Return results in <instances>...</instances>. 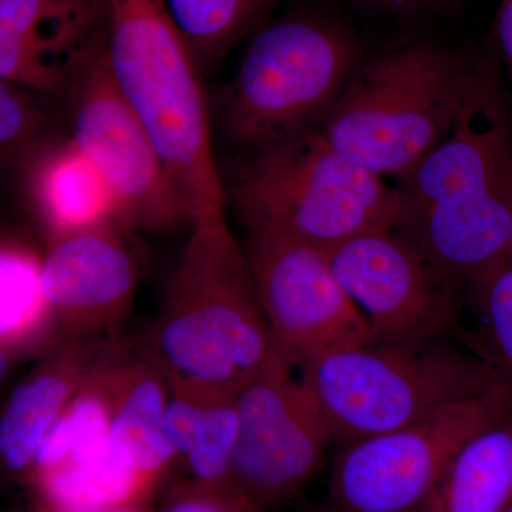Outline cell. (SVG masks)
<instances>
[{
  "instance_id": "cell-29",
  "label": "cell",
  "mask_w": 512,
  "mask_h": 512,
  "mask_svg": "<svg viewBox=\"0 0 512 512\" xmlns=\"http://www.w3.org/2000/svg\"><path fill=\"white\" fill-rule=\"evenodd\" d=\"M40 512H147V505H134V507L107 508V510H72V508H60L46 504Z\"/></svg>"
},
{
  "instance_id": "cell-19",
  "label": "cell",
  "mask_w": 512,
  "mask_h": 512,
  "mask_svg": "<svg viewBox=\"0 0 512 512\" xmlns=\"http://www.w3.org/2000/svg\"><path fill=\"white\" fill-rule=\"evenodd\" d=\"M107 348L92 375L70 400L40 444L32 468L36 476L62 464L97 460L113 451L110 394L103 372Z\"/></svg>"
},
{
  "instance_id": "cell-12",
  "label": "cell",
  "mask_w": 512,
  "mask_h": 512,
  "mask_svg": "<svg viewBox=\"0 0 512 512\" xmlns=\"http://www.w3.org/2000/svg\"><path fill=\"white\" fill-rule=\"evenodd\" d=\"M244 251L266 323L286 365L299 369L332 350L373 339L325 249L249 234Z\"/></svg>"
},
{
  "instance_id": "cell-26",
  "label": "cell",
  "mask_w": 512,
  "mask_h": 512,
  "mask_svg": "<svg viewBox=\"0 0 512 512\" xmlns=\"http://www.w3.org/2000/svg\"><path fill=\"white\" fill-rule=\"evenodd\" d=\"M205 400L207 399L170 390V399L164 410L163 431L177 460H183L191 446L195 426Z\"/></svg>"
},
{
  "instance_id": "cell-11",
  "label": "cell",
  "mask_w": 512,
  "mask_h": 512,
  "mask_svg": "<svg viewBox=\"0 0 512 512\" xmlns=\"http://www.w3.org/2000/svg\"><path fill=\"white\" fill-rule=\"evenodd\" d=\"M292 370L285 362L275 363L237 394L231 484L264 511L301 493L333 443L315 397Z\"/></svg>"
},
{
  "instance_id": "cell-7",
  "label": "cell",
  "mask_w": 512,
  "mask_h": 512,
  "mask_svg": "<svg viewBox=\"0 0 512 512\" xmlns=\"http://www.w3.org/2000/svg\"><path fill=\"white\" fill-rule=\"evenodd\" d=\"M363 59L355 35L325 16L262 26L224 90L225 137L254 153L319 131Z\"/></svg>"
},
{
  "instance_id": "cell-1",
  "label": "cell",
  "mask_w": 512,
  "mask_h": 512,
  "mask_svg": "<svg viewBox=\"0 0 512 512\" xmlns=\"http://www.w3.org/2000/svg\"><path fill=\"white\" fill-rule=\"evenodd\" d=\"M394 228L471 295L503 266L512 221L510 110L490 66L439 146L399 181Z\"/></svg>"
},
{
  "instance_id": "cell-16",
  "label": "cell",
  "mask_w": 512,
  "mask_h": 512,
  "mask_svg": "<svg viewBox=\"0 0 512 512\" xmlns=\"http://www.w3.org/2000/svg\"><path fill=\"white\" fill-rule=\"evenodd\" d=\"M111 339H64L49 366L13 390L0 416V463L6 470L33 468L46 434L92 375Z\"/></svg>"
},
{
  "instance_id": "cell-6",
  "label": "cell",
  "mask_w": 512,
  "mask_h": 512,
  "mask_svg": "<svg viewBox=\"0 0 512 512\" xmlns=\"http://www.w3.org/2000/svg\"><path fill=\"white\" fill-rule=\"evenodd\" d=\"M248 234L330 249L394 228L397 190L336 150L320 131L254 151L229 187Z\"/></svg>"
},
{
  "instance_id": "cell-2",
  "label": "cell",
  "mask_w": 512,
  "mask_h": 512,
  "mask_svg": "<svg viewBox=\"0 0 512 512\" xmlns=\"http://www.w3.org/2000/svg\"><path fill=\"white\" fill-rule=\"evenodd\" d=\"M133 346L171 392L202 399L237 396L249 380L284 362L225 214L192 222L156 318Z\"/></svg>"
},
{
  "instance_id": "cell-10",
  "label": "cell",
  "mask_w": 512,
  "mask_h": 512,
  "mask_svg": "<svg viewBox=\"0 0 512 512\" xmlns=\"http://www.w3.org/2000/svg\"><path fill=\"white\" fill-rule=\"evenodd\" d=\"M326 252L373 339H453L480 355L458 315L461 289L402 232L375 229Z\"/></svg>"
},
{
  "instance_id": "cell-32",
  "label": "cell",
  "mask_w": 512,
  "mask_h": 512,
  "mask_svg": "<svg viewBox=\"0 0 512 512\" xmlns=\"http://www.w3.org/2000/svg\"><path fill=\"white\" fill-rule=\"evenodd\" d=\"M505 512H512V504L510 505V507H508V510Z\"/></svg>"
},
{
  "instance_id": "cell-27",
  "label": "cell",
  "mask_w": 512,
  "mask_h": 512,
  "mask_svg": "<svg viewBox=\"0 0 512 512\" xmlns=\"http://www.w3.org/2000/svg\"><path fill=\"white\" fill-rule=\"evenodd\" d=\"M367 8L397 18L433 15L453 5L456 0H359Z\"/></svg>"
},
{
  "instance_id": "cell-9",
  "label": "cell",
  "mask_w": 512,
  "mask_h": 512,
  "mask_svg": "<svg viewBox=\"0 0 512 512\" xmlns=\"http://www.w3.org/2000/svg\"><path fill=\"white\" fill-rule=\"evenodd\" d=\"M70 137L113 195L124 227L171 232L192 225L147 131L117 92L103 49L70 90Z\"/></svg>"
},
{
  "instance_id": "cell-3",
  "label": "cell",
  "mask_w": 512,
  "mask_h": 512,
  "mask_svg": "<svg viewBox=\"0 0 512 512\" xmlns=\"http://www.w3.org/2000/svg\"><path fill=\"white\" fill-rule=\"evenodd\" d=\"M104 55L117 92L156 146L192 222L225 214L202 70L163 0H106Z\"/></svg>"
},
{
  "instance_id": "cell-31",
  "label": "cell",
  "mask_w": 512,
  "mask_h": 512,
  "mask_svg": "<svg viewBox=\"0 0 512 512\" xmlns=\"http://www.w3.org/2000/svg\"><path fill=\"white\" fill-rule=\"evenodd\" d=\"M504 266H512V221H511L510 237H508L507 249H505L504 262H503V266H501V268H504Z\"/></svg>"
},
{
  "instance_id": "cell-13",
  "label": "cell",
  "mask_w": 512,
  "mask_h": 512,
  "mask_svg": "<svg viewBox=\"0 0 512 512\" xmlns=\"http://www.w3.org/2000/svg\"><path fill=\"white\" fill-rule=\"evenodd\" d=\"M126 231L110 222L53 235L40 278L47 308L62 319L66 338H117L140 276Z\"/></svg>"
},
{
  "instance_id": "cell-8",
  "label": "cell",
  "mask_w": 512,
  "mask_h": 512,
  "mask_svg": "<svg viewBox=\"0 0 512 512\" xmlns=\"http://www.w3.org/2000/svg\"><path fill=\"white\" fill-rule=\"evenodd\" d=\"M512 417L501 382L400 429L343 446L329 478L330 512H419L460 448Z\"/></svg>"
},
{
  "instance_id": "cell-4",
  "label": "cell",
  "mask_w": 512,
  "mask_h": 512,
  "mask_svg": "<svg viewBox=\"0 0 512 512\" xmlns=\"http://www.w3.org/2000/svg\"><path fill=\"white\" fill-rule=\"evenodd\" d=\"M477 74L433 43L394 47L363 59L319 131L370 173L403 180L454 126Z\"/></svg>"
},
{
  "instance_id": "cell-25",
  "label": "cell",
  "mask_w": 512,
  "mask_h": 512,
  "mask_svg": "<svg viewBox=\"0 0 512 512\" xmlns=\"http://www.w3.org/2000/svg\"><path fill=\"white\" fill-rule=\"evenodd\" d=\"M158 512H265L231 484H202L194 480L178 485Z\"/></svg>"
},
{
  "instance_id": "cell-22",
  "label": "cell",
  "mask_w": 512,
  "mask_h": 512,
  "mask_svg": "<svg viewBox=\"0 0 512 512\" xmlns=\"http://www.w3.org/2000/svg\"><path fill=\"white\" fill-rule=\"evenodd\" d=\"M40 265L22 249L0 247V338L19 332L47 308Z\"/></svg>"
},
{
  "instance_id": "cell-20",
  "label": "cell",
  "mask_w": 512,
  "mask_h": 512,
  "mask_svg": "<svg viewBox=\"0 0 512 512\" xmlns=\"http://www.w3.org/2000/svg\"><path fill=\"white\" fill-rule=\"evenodd\" d=\"M202 72L262 28L274 0H163Z\"/></svg>"
},
{
  "instance_id": "cell-5",
  "label": "cell",
  "mask_w": 512,
  "mask_h": 512,
  "mask_svg": "<svg viewBox=\"0 0 512 512\" xmlns=\"http://www.w3.org/2000/svg\"><path fill=\"white\" fill-rule=\"evenodd\" d=\"M458 343L367 340L305 363L301 380L328 421L333 443L346 446L505 382L488 360Z\"/></svg>"
},
{
  "instance_id": "cell-21",
  "label": "cell",
  "mask_w": 512,
  "mask_h": 512,
  "mask_svg": "<svg viewBox=\"0 0 512 512\" xmlns=\"http://www.w3.org/2000/svg\"><path fill=\"white\" fill-rule=\"evenodd\" d=\"M238 430L237 396L205 400L191 446L183 458L191 474L190 480L202 484H231Z\"/></svg>"
},
{
  "instance_id": "cell-24",
  "label": "cell",
  "mask_w": 512,
  "mask_h": 512,
  "mask_svg": "<svg viewBox=\"0 0 512 512\" xmlns=\"http://www.w3.org/2000/svg\"><path fill=\"white\" fill-rule=\"evenodd\" d=\"M471 296L485 323L481 355L512 384V266L498 269Z\"/></svg>"
},
{
  "instance_id": "cell-23",
  "label": "cell",
  "mask_w": 512,
  "mask_h": 512,
  "mask_svg": "<svg viewBox=\"0 0 512 512\" xmlns=\"http://www.w3.org/2000/svg\"><path fill=\"white\" fill-rule=\"evenodd\" d=\"M46 130V116L29 92L0 79V165H29L47 144Z\"/></svg>"
},
{
  "instance_id": "cell-18",
  "label": "cell",
  "mask_w": 512,
  "mask_h": 512,
  "mask_svg": "<svg viewBox=\"0 0 512 512\" xmlns=\"http://www.w3.org/2000/svg\"><path fill=\"white\" fill-rule=\"evenodd\" d=\"M512 504V417L468 440L419 512H505Z\"/></svg>"
},
{
  "instance_id": "cell-15",
  "label": "cell",
  "mask_w": 512,
  "mask_h": 512,
  "mask_svg": "<svg viewBox=\"0 0 512 512\" xmlns=\"http://www.w3.org/2000/svg\"><path fill=\"white\" fill-rule=\"evenodd\" d=\"M111 402V443L141 476L158 485L177 456L165 439L163 416L170 399L164 376L119 338L103 359Z\"/></svg>"
},
{
  "instance_id": "cell-28",
  "label": "cell",
  "mask_w": 512,
  "mask_h": 512,
  "mask_svg": "<svg viewBox=\"0 0 512 512\" xmlns=\"http://www.w3.org/2000/svg\"><path fill=\"white\" fill-rule=\"evenodd\" d=\"M497 33L505 63L512 74V0H500Z\"/></svg>"
},
{
  "instance_id": "cell-14",
  "label": "cell",
  "mask_w": 512,
  "mask_h": 512,
  "mask_svg": "<svg viewBox=\"0 0 512 512\" xmlns=\"http://www.w3.org/2000/svg\"><path fill=\"white\" fill-rule=\"evenodd\" d=\"M106 0H0V79L67 97L106 40Z\"/></svg>"
},
{
  "instance_id": "cell-17",
  "label": "cell",
  "mask_w": 512,
  "mask_h": 512,
  "mask_svg": "<svg viewBox=\"0 0 512 512\" xmlns=\"http://www.w3.org/2000/svg\"><path fill=\"white\" fill-rule=\"evenodd\" d=\"M28 167L30 194L53 235L124 225L109 187L69 138L46 144Z\"/></svg>"
},
{
  "instance_id": "cell-30",
  "label": "cell",
  "mask_w": 512,
  "mask_h": 512,
  "mask_svg": "<svg viewBox=\"0 0 512 512\" xmlns=\"http://www.w3.org/2000/svg\"><path fill=\"white\" fill-rule=\"evenodd\" d=\"M9 367L8 353H6L5 349L0 346V383H2L3 379L8 375Z\"/></svg>"
}]
</instances>
